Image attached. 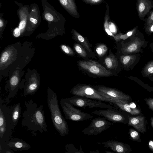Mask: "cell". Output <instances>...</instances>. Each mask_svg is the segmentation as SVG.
I'll use <instances>...</instances> for the list:
<instances>
[{
	"mask_svg": "<svg viewBox=\"0 0 153 153\" xmlns=\"http://www.w3.org/2000/svg\"><path fill=\"white\" fill-rule=\"evenodd\" d=\"M45 17L46 19L49 21H51L53 20V16L49 13L46 14Z\"/></svg>",
	"mask_w": 153,
	"mask_h": 153,
	"instance_id": "1f68e13d",
	"label": "cell"
},
{
	"mask_svg": "<svg viewBox=\"0 0 153 153\" xmlns=\"http://www.w3.org/2000/svg\"><path fill=\"white\" fill-rule=\"evenodd\" d=\"M64 99L74 106L82 107L84 108H113L118 109L114 106L103 103L101 101L78 96H74Z\"/></svg>",
	"mask_w": 153,
	"mask_h": 153,
	"instance_id": "8992f818",
	"label": "cell"
},
{
	"mask_svg": "<svg viewBox=\"0 0 153 153\" xmlns=\"http://www.w3.org/2000/svg\"><path fill=\"white\" fill-rule=\"evenodd\" d=\"M30 20L34 24H36L37 22V20L36 19L32 18H30Z\"/></svg>",
	"mask_w": 153,
	"mask_h": 153,
	"instance_id": "f35d334b",
	"label": "cell"
},
{
	"mask_svg": "<svg viewBox=\"0 0 153 153\" xmlns=\"http://www.w3.org/2000/svg\"><path fill=\"white\" fill-rule=\"evenodd\" d=\"M151 124L152 127L153 128V117H151Z\"/></svg>",
	"mask_w": 153,
	"mask_h": 153,
	"instance_id": "60d3db41",
	"label": "cell"
},
{
	"mask_svg": "<svg viewBox=\"0 0 153 153\" xmlns=\"http://www.w3.org/2000/svg\"><path fill=\"white\" fill-rule=\"evenodd\" d=\"M114 123L108 121L104 117H97L92 120L89 126L82 131L84 134L96 135L107 129Z\"/></svg>",
	"mask_w": 153,
	"mask_h": 153,
	"instance_id": "ba28073f",
	"label": "cell"
},
{
	"mask_svg": "<svg viewBox=\"0 0 153 153\" xmlns=\"http://www.w3.org/2000/svg\"><path fill=\"white\" fill-rule=\"evenodd\" d=\"M109 28L111 32H116V29L114 25L111 23L109 25Z\"/></svg>",
	"mask_w": 153,
	"mask_h": 153,
	"instance_id": "836d02e7",
	"label": "cell"
},
{
	"mask_svg": "<svg viewBox=\"0 0 153 153\" xmlns=\"http://www.w3.org/2000/svg\"><path fill=\"white\" fill-rule=\"evenodd\" d=\"M74 39L79 42L83 47L88 51H91V48L87 41L82 35L75 30L74 31Z\"/></svg>",
	"mask_w": 153,
	"mask_h": 153,
	"instance_id": "ac0fdd59",
	"label": "cell"
},
{
	"mask_svg": "<svg viewBox=\"0 0 153 153\" xmlns=\"http://www.w3.org/2000/svg\"><path fill=\"white\" fill-rule=\"evenodd\" d=\"M47 101L55 128L61 136L68 135L69 131L68 125L60 111L56 93L53 91L48 90Z\"/></svg>",
	"mask_w": 153,
	"mask_h": 153,
	"instance_id": "7a4b0ae2",
	"label": "cell"
},
{
	"mask_svg": "<svg viewBox=\"0 0 153 153\" xmlns=\"http://www.w3.org/2000/svg\"><path fill=\"white\" fill-rule=\"evenodd\" d=\"M25 109L22 113L21 125L35 136L36 132L41 133L48 131L43 105H38L33 99L25 102Z\"/></svg>",
	"mask_w": 153,
	"mask_h": 153,
	"instance_id": "6da1fadb",
	"label": "cell"
},
{
	"mask_svg": "<svg viewBox=\"0 0 153 153\" xmlns=\"http://www.w3.org/2000/svg\"><path fill=\"white\" fill-rule=\"evenodd\" d=\"M144 100L149 108L153 111V98H146Z\"/></svg>",
	"mask_w": 153,
	"mask_h": 153,
	"instance_id": "4316f807",
	"label": "cell"
},
{
	"mask_svg": "<svg viewBox=\"0 0 153 153\" xmlns=\"http://www.w3.org/2000/svg\"><path fill=\"white\" fill-rule=\"evenodd\" d=\"M148 146L152 152H153V141L150 140L149 142Z\"/></svg>",
	"mask_w": 153,
	"mask_h": 153,
	"instance_id": "d590c367",
	"label": "cell"
},
{
	"mask_svg": "<svg viewBox=\"0 0 153 153\" xmlns=\"http://www.w3.org/2000/svg\"><path fill=\"white\" fill-rule=\"evenodd\" d=\"M3 25V22L2 20L0 19V27H1Z\"/></svg>",
	"mask_w": 153,
	"mask_h": 153,
	"instance_id": "7bdbcfd3",
	"label": "cell"
},
{
	"mask_svg": "<svg viewBox=\"0 0 153 153\" xmlns=\"http://www.w3.org/2000/svg\"><path fill=\"white\" fill-rule=\"evenodd\" d=\"M90 153H100V152H99V150L97 149H96V150H95L94 151H90Z\"/></svg>",
	"mask_w": 153,
	"mask_h": 153,
	"instance_id": "ab89813d",
	"label": "cell"
},
{
	"mask_svg": "<svg viewBox=\"0 0 153 153\" xmlns=\"http://www.w3.org/2000/svg\"><path fill=\"white\" fill-rule=\"evenodd\" d=\"M129 133L132 140L137 142L141 141L140 134L135 130L133 128H130Z\"/></svg>",
	"mask_w": 153,
	"mask_h": 153,
	"instance_id": "7402d4cb",
	"label": "cell"
},
{
	"mask_svg": "<svg viewBox=\"0 0 153 153\" xmlns=\"http://www.w3.org/2000/svg\"><path fill=\"white\" fill-rule=\"evenodd\" d=\"M65 149V153H84L81 146H80L79 148L78 149L72 143H68L66 145Z\"/></svg>",
	"mask_w": 153,
	"mask_h": 153,
	"instance_id": "d6986e66",
	"label": "cell"
},
{
	"mask_svg": "<svg viewBox=\"0 0 153 153\" xmlns=\"http://www.w3.org/2000/svg\"><path fill=\"white\" fill-rule=\"evenodd\" d=\"M20 34V30L19 28H16L14 30L13 35L16 37L19 36Z\"/></svg>",
	"mask_w": 153,
	"mask_h": 153,
	"instance_id": "4dcf8cb0",
	"label": "cell"
},
{
	"mask_svg": "<svg viewBox=\"0 0 153 153\" xmlns=\"http://www.w3.org/2000/svg\"><path fill=\"white\" fill-rule=\"evenodd\" d=\"M108 50L107 46L104 44H100L98 45L96 51L99 56H102L106 53Z\"/></svg>",
	"mask_w": 153,
	"mask_h": 153,
	"instance_id": "ffe728a7",
	"label": "cell"
},
{
	"mask_svg": "<svg viewBox=\"0 0 153 153\" xmlns=\"http://www.w3.org/2000/svg\"><path fill=\"white\" fill-rule=\"evenodd\" d=\"M9 113L14 130L22 115L20 104L18 103L9 107Z\"/></svg>",
	"mask_w": 153,
	"mask_h": 153,
	"instance_id": "9a60e30c",
	"label": "cell"
},
{
	"mask_svg": "<svg viewBox=\"0 0 153 153\" xmlns=\"http://www.w3.org/2000/svg\"><path fill=\"white\" fill-rule=\"evenodd\" d=\"M70 93L74 96L85 97L101 101L108 102L110 99L92 87L85 84L77 85L71 90Z\"/></svg>",
	"mask_w": 153,
	"mask_h": 153,
	"instance_id": "5b68a950",
	"label": "cell"
},
{
	"mask_svg": "<svg viewBox=\"0 0 153 153\" xmlns=\"http://www.w3.org/2000/svg\"><path fill=\"white\" fill-rule=\"evenodd\" d=\"M86 2L91 3H97L100 2L102 0H85Z\"/></svg>",
	"mask_w": 153,
	"mask_h": 153,
	"instance_id": "e575fe53",
	"label": "cell"
},
{
	"mask_svg": "<svg viewBox=\"0 0 153 153\" xmlns=\"http://www.w3.org/2000/svg\"><path fill=\"white\" fill-rule=\"evenodd\" d=\"M0 144L15 151L27 150L31 148L29 144L22 139L18 138L11 139L7 141Z\"/></svg>",
	"mask_w": 153,
	"mask_h": 153,
	"instance_id": "7c38bea8",
	"label": "cell"
},
{
	"mask_svg": "<svg viewBox=\"0 0 153 153\" xmlns=\"http://www.w3.org/2000/svg\"><path fill=\"white\" fill-rule=\"evenodd\" d=\"M138 48V44L134 43L128 45L124 48L123 50L126 52L131 53L135 51Z\"/></svg>",
	"mask_w": 153,
	"mask_h": 153,
	"instance_id": "603a6c76",
	"label": "cell"
},
{
	"mask_svg": "<svg viewBox=\"0 0 153 153\" xmlns=\"http://www.w3.org/2000/svg\"><path fill=\"white\" fill-rule=\"evenodd\" d=\"M131 56H120V61L124 65H128L131 62Z\"/></svg>",
	"mask_w": 153,
	"mask_h": 153,
	"instance_id": "cb8c5ba5",
	"label": "cell"
},
{
	"mask_svg": "<svg viewBox=\"0 0 153 153\" xmlns=\"http://www.w3.org/2000/svg\"><path fill=\"white\" fill-rule=\"evenodd\" d=\"M74 48L77 53L81 56L85 57L86 56L87 53L85 50L80 44H75Z\"/></svg>",
	"mask_w": 153,
	"mask_h": 153,
	"instance_id": "44dd1931",
	"label": "cell"
},
{
	"mask_svg": "<svg viewBox=\"0 0 153 153\" xmlns=\"http://www.w3.org/2000/svg\"><path fill=\"white\" fill-rule=\"evenodd\" d=\"M121 110L109 108L106 109L96 110L93 112V114L104 117L114 123H117L127 124L128 122L129 116L125 111Z\"/></svg>",
	"mask_w": 153,
	"mask_h": 153,
	"instance_id": "52a82bcc",
	"label": "cell"
},
{
	"mask_svg": "<svg viewBox=\"0 0 153 153\" xmlns=\"http://www.w3.org/2000/svg\"><path fill=\"white\" fill-rule=\"evenodd\" d=\"M62 50L66 54L70 55H73L74 52L69 47L65 45H62L61 46Z\"/></svg>",
	"mask_w": 153,
	"mask_h": 153,
	"instance_id": "d4e9b609",
	"label": "cell"
},
{
	"mask_svg": "<svg viewBox=\"0 0 153 153\" xmlns=\"http://www.w3.org/2000/svg\"><path fill=\"white\" fill-rule=\"evenodd\" d=\"M152 23H153V11L147 19V24L148 25H150Z\"/></svg>",
	"mask_w": 153,
	"mask_h": 153,
	"instance_id": "f546056e",
	"label": "cell"
},
{
	"mask_svg": "<svg viewBox=\"0 0 153 153\" xmlns=\"http://www.w3.org/2000/svg\"><path fill=\"white\" fill-rule=\"evenodd\" d=\"M105 152L106 153H113V152H110V151H105Z\"/></svg>",
	"mask_w": 153,
	"mask_h": 153,
	"instance_id": "ee69618b",
	"label": "cell"
},
{
	"mask_svg": "<svg viewBox=\"0 0 153 153\" xmlns=\"http://www.w3.org/2000/svg\"><path fill=\"white\" fill-rule=\"evenodd\" d=\"M97 143L102 145L104 148H110L117 153H129L132 151L131 148L128 144L114 140Z\"/></svg>",
	"mask_w": 153,
	"mask_h": 153,
	"instance_id": "8fae6325",
	"label": "cell"
},
{
	"mask_svg": "<svg viewBox=\"0 0 153 153\" xmlns=\"http://www.w3.org/2000/svg\"><path fill=\"white\" fill-rule=\"evenodd\" d=\"M151 2L149 0H139L138 10L140 17H144L145 15L151 8Z\"/></svg>",
	"mask_w": 153,
	"mask_h": 153,
	"instance_id": "2e32d148",
	"label": "cell"
},
{
	"mask_svg": "<svg viewBox=\"0 0 153 153\" xmlns=\"http://www.w3.org/2000/svg\"><path fill=\"white\" fill-rule=\"evenodd\" d=\"M9 113V107L0 98V144L8 141L13 131Z\"/></svg>",
	"mask_w": 153,
	"mask_h": 153,
	"instance_id": "3957f363",
	"label": "cell"
},
{
	"mask_svg": "<svg viewBox=\"0 0 153 153\" xmlns=\"http://www.w3.org/2000/svg\"><path fill=\"white\" fill-rule=\"evenodd\" d=\"M114 107L119 108L120 110L129 113L132 115L138 114H140V110L137 108H132L128 103V101L118 99L114 98H111L108 102Z\"/></svg>",
	"mask_w": 153,
	"mask_h": 153,
	"instance_id": "4fadbf2b",
	"label": "cell"
},
{
	"mask_svg": "<svg viewBox=\"0 0 153 153\" xmlns=\"http://www.w3.org/2000/svg\"><path fill=\"white\" fill-rule=\"evenodd\" d=\"M79 66L83 69L94 74L101 76H109L112 73L99 63L92 60H81L79 62Z\"/></svg>",
	"mask_w": 153,
	"mask_h": 153,
	"instance_id": "9c48e42d",
	"label": "cell"
},
{
	"mask_svg": "<svg viewBox=\"0 0 153 153\" xmlns=\"http://www.w3.org/2000/svg\"><path fill=\"white\" fill-rule=\"evenodd\" d=\"M60 3L63 5H67L68 4L67 0H60Z\"/></svg>",
	"mask_w": 153,
	"mask_h": 153,
	"instance_id": "74e56055",
	"label": "cell"
},
{
	"mask_svg": "<svg viewBox=\"0 0 153 153\" xmlns=\"http://www.w3.org/2000/svg\"><path fill=\"white\" fill-rule=\"evenodd\" d=\"M151 26L150 27V30L151 31L153 32V23L151 25Z\"/></svg>",
	"mask_w": 153,
	"mask_h": 153,
	"instance_id": "b9f144b4",
	"label": "cell"
},
{
	"mask_svg": "<svg viewBox=\"0 0 153 153\" xmlns=\"http://www.w3.org/2000/svg\"><path fill=\"white\" fill-rule=\"evenodd\" d=\"M14 153L13 150L0 144V153Z\"/></svg>",
	"mask_w": 153,
	"mask_h": 153,
	"instance_id": "484cf974",
	"label": "cell"
},
{
	"mask_svg": "<svg viewBox=\"0 0 153 153\" xmlns=\"http://www.w3.org/2000/svg\"><path fill=\"white\" fill-rule=\"evenodd\" d=\"M146 123L145 117L144 116L128 117V125L133 127L143 134L146 131Z\"/></svg>",
	"mask_w": 153,
	"mask_h": 153,
	"instance_id": "5bb4252c",
	"label": "cell"
},
{
	"mask_svg": "<svg viewBox=\"0 0 153 153\" xmlns=\"http://www.w3.org/2000/svg\"><path fill=\"white\" fill-rule=\"evenodd\" d=\"M26 24V22L24 20L22 21L19 25V28L21 30L25 28Z\"/></svg>",
	"mask_w": 153,
	"mask_h": 153,
	"instance_id": "d6a6232c",
	"label": "cell"
},
{
	"mask_svg": "<svg viewBox=\"0 0 153 153\" xmlns=\"http://www.w3.org/2000/svg\"><path fill=\"white\" fill-rule=\"evenodd\" d=\"M105 63L107 68L109 69L116 68L118 64L116 58L112 53L105 58Z\"/></svg>",
	"mask_w": 153,
	"mask_h": 153,
	"instance_id": "e0dca14e",
	"label": "cell"
},
{
	"mask_svg": "<svg viewBox=\"0 0 153 153\" xmlns=\"http://www.w3.org/2000/svg\"><path fill=\"white\" fill-rule=\"evenodd\" d=\"M60 105L65 116V120L80 122L91 120L93 116L88 113L82 112L66 101L64 99L60 100Z\"/></svg>",
	"mask_w": 153,
	"mask_h": 153,
	"instance_id": "277c9868",
	"label": "cell"
},
{
	"mask_svg": "<svg viewBox=\"0 0 153 153\" xmlns=\"http://www.w3.org/2000/svg\"><path fill=\"white\" fill-rule=\"evenodd\" d=\"M9 57V54L7 52H4L2 54L1 58V61L5 62L8 59Z\"/></svg>",
	"mask_w": 153,
	"mask_h": 153,
	"instance_id": "f1b7e54d",
	"label": "cell"
},
{
	"mask_svg": "<svg viewBox=\"0 0 153 153\" xmlns=\"http://www.w3.org/2000/svg\"><path fill=\"white\" fill-rule=\"evenodd\" d=\"M147 71L150 73H153V65H151L148 68Z\"/></svg>",
	"mask_w": 153,
	"mask_h": 153,
	"instance_id": "8d00e7d4",
	"label": "cell"
},
{
	"mask_svg": "<svg viewBox=\"0 0 153 153\" xmlns=\"http://www.w3.org/2000/svg\"><path fill=\"white\" fill-rule=\"evenodd\" d=\"M93 87L102 93L106 97L109 99L114 98L127 101L130 100L131 99L129 95L116 89L104 86H99Z\"/></svg>",
	"mask_w": 153,
	"mask_h": 153,
	"instance_id": "30bf717a",
	"label": "cell"
},
{
	"mask_svg": "<svg viewBox=\"0 0 153 153\" xmlns=\"http://www.w3.org/2000/svg\"><path fill=\"white\" fill-rule=\"evenodd\" d=\"M19 82V79L16 76H14L11 78L10 80V84L11 86L15 87L16 86Z\"/></svg>",
	"mask_w": 153,
	"mask_h": 153,
	"instance_id": "83f0119b",
	"label": "cell"
}]
</instances>
